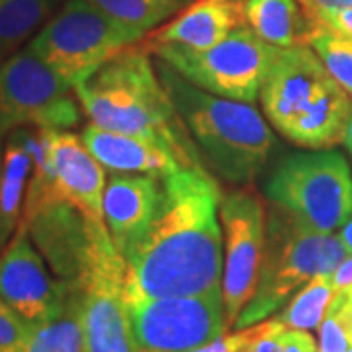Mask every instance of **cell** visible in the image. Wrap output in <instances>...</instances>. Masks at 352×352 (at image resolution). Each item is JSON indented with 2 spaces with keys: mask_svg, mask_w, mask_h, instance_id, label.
<instances>
[{
  "mask_svg": "<svg viewBox=\"0 0 352 352\" xmlns=\"http://www.w3.org/2000/svg\"><path fill=\"white\" fill-rule=\"evenodd\" d=\"M221 192L204 166L163 176V198L147 229L122 251L127 302L221 289Z\"/></svg>",
  "mask_w": 352,
  "mask_h": 352,
  "instance_id": "cell-1",
  "label": "cell"
},
{
  "mask_svg": "<svg viewBox=\"0 0 352 352\" xmlns=\"http://www.w3.org/2000/svg\"><path fill=\"white\" fill-rule=\"evenodd\" d=\"M90 124L153 139L175 153L182 166H204L196 143L163 87L143 45H129L75 88ZM206 168V166H204Z\"/></svg>",
  "mask_w": 352,
  "mask_h": 352,
  "instance_id": "cell-2",
  "label": "cell"
},
{
  "mask_svg": "<svg viewBox=\"0 0 352 352\" xmlns=\"http://www.w3.org/2000/svg\"><path fill=\"white\" fill-rule=\"evenodd\" d=\"M155 67L204 164L231 184H247L261 175L276 145L263 113L251 102L201 90L161 59Z\"/></svg>",
  "mask_w": 352,
  "mask_h": 352,
  "instance_id": "cell-3",
  "label": "cell"
},
{
  "mask_svg": "<svg viewBox=\"0 0 352 352\" xmlns=\"http://www.w3.org/2000/svg\"><path fill=\"white\" fill-rule=\"evenodd\" d=\"M258 98L272 127L300 147L327 149L344 139L351 94L309 45L278 47Z\"/></svg>",
  "mask_w": 352,
  "mask_h": 352,
  "instance_id": "cell-4",
  "label": "cell"
},
{
  "mask_svg": "<svg viewBox=\"0 0 352 352\" xmlns=\"http://www.w3.org/2000/svg\"><path fill=\"white\" fill-rule=\"evenodd\" d=\"M349 254L339 235L309 231L272 204L258 286L233 327L239 331L264 321L294 292L317 274H331Z\"/></svg>",
  "mask_w": 352,
  "mask_h": 352,
  "instance_id": "cell-5",
  "label": "cell"
},
{
  "mask_svg": "<svg viewBox=\"0 0 352 352\" xmlns=\"http://www.w3.org/2000/svg\"><path fill=\"white\" fill-rule=\"evenodd\" d=\"M264 194L305 229L335 233L352 212L351 166L337 151L296 153L274 168Z\"/></svg>",
  "mask_w": 352,
  "mask_h": 352,
  "instance_id": "cell-6",
  "label": "cell"
},
{
  "mask_svg": "<svg viewBox=\"0 0 352 352\" xmlns=\"http://www.w3.org/2000/svg\"><path fill=\"white\" fill-rule=\"evenodd\" d=\"M141 38L145 34L116 22L90 0H67L28 47L76 88Z\"/></svg>",
  "mask_w": 352,
  "mask_h": 352,
  "instance_id": "cell-7",
  "label": "cell"
},
{
  "mask_svg": "<svg viewBox=\"0 0 352 352\" xmlns=\"http://www.w3.org/2000/svg\"><path fill=\"white\" fill-rule=\"evenodd\" d=\"M22 223L59 280L85 282L100 247L110 239L104 221L87 215L55 184H30Z\"/></svg>",
  "mask_w": 352,
  "mask_h": 352,
  "instance_id": "cell-8",
  "label": "cell"
},
{
  "mask_svg": "<svg viewBox=\"0 0 352 352\" xmlns=\"http://www.w3.org/2000/svg\"><path fill=\"white\" fill-rule=\"evenodd\" d=\"M143 47L201 90L251 104L261 96L264 76L278 50L258 38L247 24L235 28L226 39L208 50L178 45Z\"/></svg>",
  "mask_w": 352,
  "mask_h": 352,
  "instance_id": "cell-9",
  "label": "cell"
},
{
  "mask_svg": "<svg viewBox=\"0 0 352 352\" xmlns=\"http://www.w3.org/2000/svg\"><path fill=\"white\" fill-rule=\"evenodd\" d=\"M73 90L30 47L8 57L0 65V145L22 127H75L80 108Z\"/></svg>",
  "mask_w": 352,
  "mask_h": 352,
  "instance_id": "cell-10",
  "label": "cell"
},
{
  "mask_svg": "<svg viewBox=\"0 0 352 352\" xmlns=\"http://www.w3.org/2000/svg\"><path fill=\"white\" fill-rule=\"evenodd\" d=\"M139 352H182L223 337L229 327L221 289L127 302Z\"/></svg>",
  "mask_w": 352,
  "mask_h": 352,
  "instance_id": "cell-11",
  "label": "cell"
},
{
  "mask_svg": "<svg viewBox=\"0 0 352 352\" xmlns=\"http://www.w3.org/2000/svg\"><path fill=\"white\" fill-rule=\"evenodd\" d=\"M219 217L223 226L221 296L227 323L235 325L258 286L266 245V212L256 194L239 190L221 201Z\"/></svg>",
  "mask_w": 352,
  "mask_h": 352,
  "instance_id": "cell-12",
  "label": "cell"
},
{
  "mask_svg": "<svg viewBox=\"0 0 352 352\" xmlns=\"http://www.w3.org/2000/svg\"><path fill=\"white\" fill-rule=\"evenodd\" d=\"M126 274V261L110 237L82 282L88 352H139L127 314Z\"/></svg>",
  "mask_w": 352,
  "mask_h": 352,
  "instance_id": "cell-13",
  "label": "cell"
},
{
  "mask_svg": "<svg viewBox=\"0 0 352 352\" xmlns=\"http://www.w3.org/2000/svg\"><path fill=\"white\" fill-rule=\"evenodd\" d=\"M67 280L47 268L45 258L20 221L0 254V302H4L28 327L47 319L63 300Z\"/></svg>",
  "mask_w": 352,
  "mask_h": 352,
  "instance_id": "cell-14",
  "label": "cell"
},
{
  "mask_svg": "<svg viewBox=\"0 0 352 352\" xmlns=\"http://www.w3.org/2000/svg\"><path fill=\"white\" fill-rule=\"evenodd\" d=\"M51 164L55 188L94 219L104 221L106 168L88 151L82 138L67 129L39 127Z\"/></svg>",
  "mask_w": 352,
  "mask_h": 352,
  "instance_id": "cell-15",
  "label": "cell"
},
{
  "mask_svg": "<svg viewBox=\"0 0 352 352\" xmlns=\"http://www.w3.org/2000/svg\"><path fill=\"white\" fill-rule=\"evenodd\" d=\"M163 198V176L112 173L104 188V223L120 252L147 229Z\"/></svg>",
  "mask_w": 352,
  "mask_h": 352,
  "instance_id": "cell-16",
  "label": "cell"
},
{
  "mask_svg": "<svg viewBox=\"0 0 352 352\" xmlns=\"http://www.w3.org/2000/svg\"><path fill=\"white\" fill-rule=\"evenodd\" d=\"M245 24L243 2L233 0H192L164 25L147 36L145 45H178L208 50Z\"/></svg>",
  "mask_w": 352,
  "mask_h": 352,
  "instance_id": "cell-17",
  "label": "cell"
},
{
  "mask_svg": "<svg viewBox=\"0 0 352 352\" xmlns=\"http://www.w3.org/2000/svg\"><path fill=\"white\" fill-rule=\"evenodd\" d=\"M80 138L94 159L112 173L166 176L182 168L175 153L153 139L108 131L94 124H88Z\"/></svg>",
  "mask_w": 352,
  "mask_h": 352,
  "instance_id": "cell-18",
  "label": "cell"
},
{
  "mask_svg": "<svg viewBox=\"0 0 352 352\" xmlns=\"http://www.w3.org/2000/svg\"><path fill=\"white\" fill-rule=\"evenodd\" d=\"M245 24L274 47L309 45L315 20L300 0H243Z\"/></svg>",
  "mask_w": 352,
  "mask_h": 352,
  "instance_id": "cell-19",
  "label": "cell"
},
{
  "mask_svg": "<svg viewBox=\"0 0 352 352\" xmlns=\"http://www.w3.org/2000/svg\"><path fill=\"white\" fill-rule=\"evenodd\" d=\"M25 352H88L85 333V286L67 280L63 300L41 323L30 327Z\"/></svg>",
  "mask_w": 352,
  "mask_h": 352,
  "instance_id": "cell-20",
  "label": "cell"
},
{
  "mask_svg": "<svg viewBox=\"0 0 352 352\" xmlns=\"http://www.w3.org/2000/svg\"><path fill=\"white\" fill-rule=\"evenodd\" d=\"M32 175L34 157L25 145L22 129H16L6 138L0 155V214L12 231L22 219Z\"/></svg>",
  "mask_w": 352,
  "mask_h": 352,
  "instance_id": "cell-21",
  "label": "cell"
},
{
  "mask_svg": "<svg viewBox=\"0 0 352 352\" xmlns=\"http://www.w3.org/2000/svg\"><path fill=\"white\" fill-rule=\"evenodd\" d=\"M61 0H0V47L10 53L39 25L47 24Z\"/></svg>",
  "mask_w": 352,
  "mask_h": 352,
  "instance_id": "cell-22",
  "label": "cell"
},
{
  "mask_svg": "<svg viewBox=\"0 0 352 352\" xmlns=\"http://www.w3.org/2000/svg\"><path fill=\"white\" fill-rule=\"evenodd\" d=\"M96 8L108 14L116 22L149 34L170 20L192 0H90Z\"/></svg>",
  "mask_w": 352,
  "mask_h": 352,
  "instance_id": "cell-23",
  "label": "cell"
},
{
  "mask_svg": "<svg viewBox=\"0 0 352 352\" xmlns=\"http://www.w3.org/2000/svg\"><path fill=\"white\" fill-rule=\"evenodd\" d=\"M335 294L337 292L333 288L331 274H317L296 292V296L286 305V309L278 315L276 321L289 329H319Z\"/></svg>",
  "mask_w": 352,
  "mask_h": 352,
  "instance_id": "cell-24",
  "label": "cell"
},
{
  "mask_svg": "<svg viewBox=\"0 0 352 352\" xmlns=\"http://www.w3.org/2000/svg\"><path fill=\"white\" fill-rule=\"evenodd\" d=\"M309 47L325 65L329 75L352 96V36L317 22L309 36Z\"/></svg>",
  "mask_w": 352,
  "mask_h": 352,
  "instance_id": "cell-25",
  "label": "cell"
},
{
  "mask_svg": "<svg viewBox=\"0 0 352 352\" xmlns=\"http://www.w3.org/2000/svg\"><path fill=\"white\" fill-rule=\"evenodd\" d=\"M30 327L14 314L4 302H0V352H25Z\"/></svg>",
  "mask_w": 352,
  "mask_h": 352,
  "instance_id": "cell-26",
  "label": "cell"
},
{
  "mask_svg": "<svg viewBox=\"0 0 352 352\" xmlns=\"http://www.w3.org/2000/svg\"><path fill=\"white\" fill-rule=\"evenodd\" d=\"M286 329L288 327L276 319L256 323V333L251 342L243 349V352H282Z\"/></svg>",
  "mask_w": 352,
  "mask_h": 352,
  "instance_id": "cell-27",
  "label": "cell"
},
{
  "mask_svg": "<svg viewBox=\"0 0 352 352\" xmlns=\"http://www.w3.org/2000/svg\"><path fill=\"white\" fill-rule=\"evenodd\" d=\"M254 333H256V325L247 329H239L233 335L219 337V339L212 340L208 344H201V346H196V349H190V351L182 352H243V349L252 340Z\"/></svg>",
  "mask_w": 352,
  "mask_h": 352,
  "instance_id": "cell-28",
  "label": "cell"
},
{
  "mask_svg": "<svg viewBox=\"0 0 352 352\" xmlns=\"http://www.w3.org/2000/svg\"><path fill=\"white\" fill-rule=\"evenodd\" d=\"M282 352H319V344L303 329H286Z\"/></svg>",
  "mask_w": 352,
  "mask_h": 352,
  "instance_id": "cell-29",
  "label": "cell"
},
{
  "mask_svg": "<svg viewBox=\"0 0 352 352\" xmlns=\"http://www.w3.org/2000/svg\"><path fill=\"white\" fill-rule=\"evenodd\" d=\"M311 16L321 24L335 28L342 34L352 36V8H346V10H323V12L311 14Z\"/></svg>",
  "mask_w": 352,
  "mask_h": 352,
  "instance_id": "cell-30",
  "label": "cell"
},
{
  "mask_svg": "<svg viewBox=\"0 0 352 352\" xmlns=\"http://www.w3.org/2000/svg\"><path fill=\"white\" fill-rule=\"evenodd\" d=\"M331 282L335 292H346L352 288V254H349L342 263L331 272Z\"/></svg>",
  "mask_w": 352,
  "mask_h": 352,
  "instance_id": "cell-31",
  "label": "cell"
},
{
  "mask_svg": "<svg viewBox=\"0 0 352 352\" xmlns=\"http://www.w3.org/2000/svg\"><path fill=\"white\" fill-rule=\"evenodd\" d=\"M302 6L309 14L323 10H346L352 8V0H300Z\"/></svg>",
  "mask_w": 352,
  "mask_h": 352,
  "instance_id": "cell-32",
  "label": "cell"
},
{
  "mask_svg": "<svg viewBox=\"0 0 352 352\" xmlns=\"http://www.w3.org/2000/svg\"><path fill=\"white\" fill-rule=\"evenodd\" d=\"M340 241H342V245L346 247V251L352 254V212L349 215V219H346V223L340 227V233H339Z\"/></svg>",
  "mask_w": 352,
  "mask_h": 352,
  "instance_id": "cell-33",
  "label": "cell"
},
{
  "mask_svg": "<svg viewBox=\"0 0 352 352\" xmlns=\"http://www.w3.org/2000/svg\"><path fill=\"white\" fill-rule=\"evenodd\" d=\"M12 235H14V231L10 229V227L6 226L4 217H2V214H0V254H2V249L6 247V243H8V239H10Z\"/></svg>",
  "mask_w": 352,
  "mask_h": 352,
  "instance_id": "cell-34",
  "label": "cell"
},
{
  "mask_svg": "<svg viewBox=\"0 0 352 352\" xmlns=\"http://www.w3.org/2000/svg\"><path fill=\"white\" fill-rule=\"evenodd\" d=\"M344 147L349 149V153L352 155V110H351V118H349V124H346V131H344V139H342Z\"/></svg>",
  "mask_w": 352,
  "mask_h": 352,
  "instance_id": "cell-35",
  "label": "cell"
},
{
  "mask_svg": "<svg viewBox=\"0 0 352 352\" xmlns=\"http://www.w3.org/2000/svg\"><path fill=\"white\" fill-rule=\"evenodd\" d=\"M6 55H8V53H6V51L2 50V47H0V65L4 63V61H6Z\"/></svg>",
  "mask_w": 352,
  "mask_h": 352,
  "instance_id": "cell-36",
  "label": "cell"
},
{
  "mask_svg": "<svg viewBox=\"0 0 352 352\" xmlns=\"http://www.w3.org/2000/svg\"><path fill=\"white\" fill-rule=\"evenodd\" d=\"M339 294H344V296H346V298H349V300L352 302V288L346 289V292H339Z\"/></svg>",
  "mask_w": 352,
  "mask_h": 352,
  "instance_id": "cell-37",
  "label": "cell"
},
{
  "mask_svg": "<svg viewBox=\"0 0 352 352\" xmlns=\"http://www.w3.org/2000/svg\"><path fill=\"white\" fill-rule=\"evenodd\" d=\"M233 2H243V0H233Z\"/></svg>",
  "mask_w": 352,
  "mask_h": 352,
  "instance_id": "cell-38",
  "label": "cell"
}]
</instances>
